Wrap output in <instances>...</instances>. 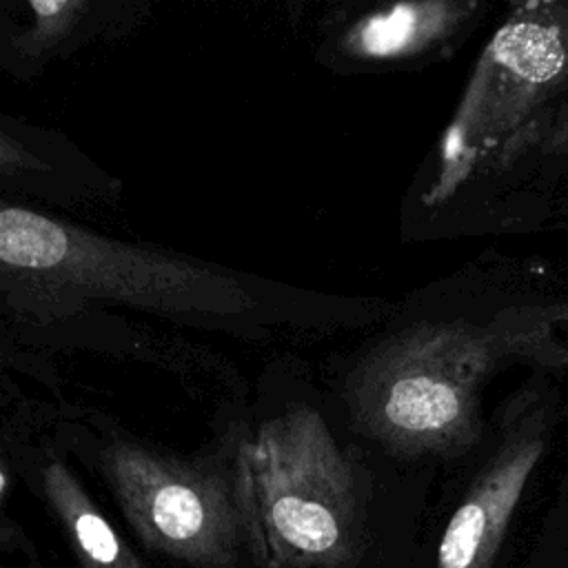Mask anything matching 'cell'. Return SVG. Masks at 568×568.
<instances>
[{"instance_id":"obj_1","label":"cell","mask_w":568,"mask_h":568,"mask_svg":"<svg viewBox=\"0 0 568 568\" xmlns=\"http://www.w3.org/2000/svg\"><path fill=\"white\" fill-rule=\"evenodd\" d=\"M557 362L548 320L490 328L464 322L410 326L382 342L346 384L357 430L402 457H457L481 435L479 386L497 362Z\"/></svg>"},{"instance_id":"obj_2","label":"cell","mask_w":568,"mask_h":568,"mask_svg":"<svg viewBox=\"0 0 568 568\" xmlns=\"http://www.w3.org/2000/svg\"><path fill=\"white\" fill-rule=\"evenodd\" d=\"M0 264L7 304L38 317L71 313L89 302L169 315H233L251 304L248 291L226 271L22 206L0 211Z\"/></svg>"},{"instance_id":"obj_3","label":"cell","mask_w":568,"mask_h":568,"mask_svg":"<svg viewBox=\"0 0 568 568\" xmlns=\"http://www.w3.org/2000/svg\"><path fill=\"white\" fill-rule=\"evenodd\" d=\"M244 541L262 568H346L362 519L353 466L308 406L264 422L235 450Z\"/></svg>"},{"instance_id":"obj_4","label":"cell","mask_w":568,"mask_h":568,"mask_svg":"<svg viewBox=\"0 0 568 568\" xmlns=\"http://www.w3.org/2000/svg\"><path fill=\"white\" fill-rule=\"evenodd\" d=\"M566 100L568 2L513 7L473 69L424 200L442 204L475 175L506 169L539 146Z\"/></svg>"},{"instance_id":"obj_5","label":"cell","mask_w":568,"mask_h":568,"mask_svg":"<svg viewBox=\"0 0 568 568\" xmlns=\"http://www.w3.org/2000/svg\"><path fill=\"white\" fill-rule=\"evenodd\" d=\"M102 475L138 537L195 568H235L244 517L235 457L186 459L131 439H109Z\"/></svg>"},{"instance_id":"obj_6","label":"cell","mask_w":568,"mask_h":568,"mask_svg":"<svg viewBox=\"0 0 568 568\" xmlns=\"http://www.w3.org/2000/svg\"><path fill=\"white\" fill-rule=\"evenodd\" d=\"M548 406L539 397L521 399L504 437L448 519L437 568H493L524 488L548 444Z\"/></svg>"},{"instance_id":"obj_7","label":"cell","mask_w":568,"mask_h":568,"mask_svg":"<svg viewBox=\"0 0 568 568\" xmlns=\"http://www.w3.org/2000/svg\"><path fill=\"white\" fill-rule=\"evenodd\" d=\"M479 9L468 0L399 2L357 20L344 47L359 60H402L455 36Z\"/></svg>"},{"instance_id":"obj_8","label":"cell","mask_w":568,"mask_h":568,"mask_svg":"<svg viewBox=\"0 0 568 568\" xmlns=\"http://www.w3.org/2000/svg\"><path fill=\"white\" fill-rule=\"evenodd\" d=\"M42 490L80 568H146L60 459L44 464Z\"/></svg>"},{"instance_id":"obj_9","label":"cell","mask_w":568,"mask_h":568,"mask_svg":"<svg viewBox=\"0 0 568 568\" xmlns=\"http://www.w3.org/2000/svg\"><path fill=\"white\" fill-rule=\"evenodd\" d=\"M27 9L29 18L16 38V49L20 55L36 58L64 42L80 24L89 4L82 0H49L29 2Z\"/></svg>"},{"instance_id":"obj_10","label":"cell","mask_w":568,"mask_h":568,"mask_svg":"<svg viewBox=\"0 0 568 568\" xmlns=\"http://www.w3.org/2000/svg\"><path fill=\"white\" fill-rule=\"evenodd\" d=\"M539 146L548 155L568 153V100L555 113V118H552V122H550V126H548Z\"/></svg>"},{"instance_id":"obj_11","label":"cell","mask_w":568,"mask_h":568,"mask_svg":"<svg viewBox=\"0 0 568 568\" xmlns=\"http://www.w3.org/2000/svg\"><path fill=\"white\" fill-rule=\"evenodd\" d=\"M566 311H568V308H566Z\"/></svg>"}]
</instances>
